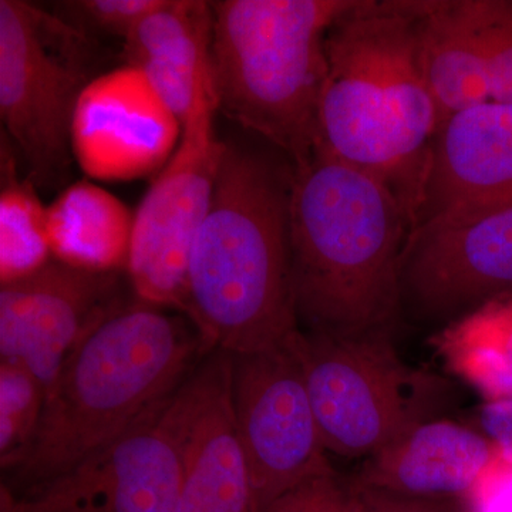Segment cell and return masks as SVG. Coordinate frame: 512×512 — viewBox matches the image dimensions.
<instances>
[{"label":"cell","instance_id":"7c38bea8","mask_svg":"<svg viewBox=\"0 0 512 512\" xmlns=\"http://www.w3.org/2000/svg\"><path fill=\"white\" fill-rule=\"evenodd\" d=\"M181 136V121L143 72L128 64L90 80L74 109L73 157L96 180L157 175Z\"/></svg>","mask_w":512,"mask_h":512},{"label":"cell","instance_id":"5bb4252c","mask_svg":"<svg viewBox=\"0 0 512 512\" xmlns=\"http://www.w3.org/2000/svg\"><path fill=\"white\" fill-rule=\"evenodd\" d=\"M119 274L47 262L0 291V360L32 370L46 392L84 333L119 303Z\"/></svg>","mask_w":512,"mask_h":512},{"label":"cell","instance_id":"4fadbf2b","mask_svg":"<svg viewBox=\"0 0 512 512\" xmlns=\"http://www.w3.org/2000/svg\"><path fill=\"white\" fill-rule=\"evenodd\" d=\"M402 289L437 316L512 295V204L419 225L404 251Z\"/></svg>","mask_w":512,"mask_h":512},{"label":"cell","instance_id":"7a4b0ae2","mask_svg":"<svg viewBox=\"0 0 512 512\" xmlns=\"http://www.w3.org/2000/svg\"><path fill=\"white\" fill-rule=\"evenodd\" d=\"M211 352L183 316L120 301L64 360L35 436L2 468V487L23 495L72 470L171 396Z\"/></svg>","mask_w":512,"mask_h":512},{"label":"cell","instance_id":"d6986e66","mask_svg":"<svg viewBox=\"0 0 512 512\" xmlns=\"http://www.w3.org/2000/svg\"><path fill=\"white\" fill-rule=\"evenodd\" d=\"M420 45L440 126L458 111L491 101L487 69L467 0H424Z\"/></svg>","mask_w":512,"mask_h":512},{"label":"cell","instance_id":"9c48e42d","mask_svg":"<svg viewBox=\"0 0 512 512\" xmlns=\"http://www.w3.org/2000/svg\"><path fill=\"white\" fill-rule=\"evenodd\" d=\"M292 339L232 356L235 419L261 512L296 484L332 467Z\"/></svg>","mask_w":512,"mask_h":512},{"label":"cell","instance_id":"277c9868","mask_svg":"<svg viewBox=\"0 0 512 512\" xmlns=\"http://www.w3.org/2000/svg\"><path fill=\"white\" fill-rule=\"evenodd\" d=\"M291 181L292 170L225 141L188 261L183 312L211 350L262 352L301 330L289 258Z\"/></svg>","mask_w":512,"mask_h":512},{"label":"cell","instance_id":"9a60e30c","mask_svg":"<svg viewBox=\"0 0 512 512\" xmlns=\"http://www.w3.org/2000/svg\"><path fill=\"white\" fill-rule=\"evenodd\" d=\"M510 204L512 103L485 101L458 111L434 138L416 228Z\"/></svg>","mask_w":512,"mask_h":512},{"label":"cell","instance_id":"e0dca14e","mask_svg":"<svg viewBox=\"0 0 512 512\" xmlns=\"http://www.w3.org/2000/svg\"><path fill=\"white\" fill-rule=\"evenodd\" d=\"M211 2L164 0L124 39L128 66L137 67L183 124L210 77Z\"/></svg>","mask_w":512,"mask_h":512},{"label":"cell","instance_id":"3957f363","mask_svg":"<svg viewBox=\"0 0 512 512\" xmlns=\"http://www.w3.org/2000/svg\"><path fill=\"white\" fill-rule=\"evenodd\" d=\"M413 224L389 185L325 154L292 167L289 258L299 328L393 332Z\"/></svg>","mask_w":512,"mask_h":512},{"label":"cell","instance_id":"8992f818","mask_svg":"<svg viewBox=\"0 0 512 512\" xmlns=\"http://www.w3.org/2000/svg\"><path fill=\"white\" fill-rule=\"evenodd\" d=\"M326 451L370 457L439 407L443 380L412 369L392 332L330 335L299 330L292 339Z\"/></svg>","mask_w":512,"mask_h":512},{"label":"cell","instance_id":"8fae6325","mask_svg":"<svg viewBox=\"0 0 512 512\" xmlns=\"http://www.w3.org/2000/svg\"><path fill=\"white\" fill-rule=\"evenodd\" d=\"M181 460L180 512H261L232 400V355L212 350L165 404Z\"/></svg>","mask_w":512,"mask_h":512},{"label":"cell","instance_id":"30bf717a","mask_svg":"<svg viewBox=\"0 0 512 512\" xmlns=\"http://www.w3.org/2000/svg\"><path fill=\"white\" fill-rule=\"evenodd\" d=\"M168 397L55 480L23 495L2 487L0 512H180L181 460L165 416Z\"/></svg>","mask_w":512,"mask_h":512},{"label":"cell","instance_id":"ffe728a7","mask_svg":"<svg viewBox=\"0 0 512 512\" xmlns=\"http://www.w3.org/2000/svg\"><path fill=\"white\" fill-rule=\"evenodd\" d=\"M430 343L448 372L485 402L512 399V295L457 316Z\"/></svg>","mask_w":512,"mask_h":512},{"label":"cell","instance_id":"7402d4cb","mask_svg":"<svg viewBox=\"0 0 512 512\" xmlns=\"http://www.w3.org/2000/svg\"><path fill=\"white\" fill-rule=\"evenodd\" d=\"M47 392L29 367L0 360V463L2 468L28 447L35 436Z\"/></svg>","mask_w":512,"mask_h":512},{"label":"cell","instance_id":"83f0119b","mask_svg":"<svg viewBox=\"0 0 512 512\" xmlns=\"http://www.w3.org/2000/svg\"><path fill=\"white\" fill-rule=\"evenodd\" d=\"M478 430L493 443L498 456L512 463V399L485 402L478 413Z\"/></svg>","mask_w":512,"mask_h":512},{"label":"cell","instance_id":"2e32d148","mask_svg":"<svg viewBox=\"0 0 512 512\" xmlns=\"http://www.w3.org/2000/svg\"><path fill=\"white\" fill-rule=\"evenodd\" d=\"M497 456L480 430L429 420L367 457L352 478L365 487L413 497L463 498Z\"/></svg>","mask_w":512,"mask_h":512},{"label":"cell","instance_id":"ba28073f","mask_svg":"<svg viewBox=\"0 0 512 512\" xmlns=\"http://www.w3.org/2000/svg\"><path fill=\"white\" fill-rule=\"evenodd\" d=\"M211 74L202 83L177 150L134 212L127 272L137 299L184 312L188 261L207 218L225 141L217 137Z\"/></svg>","mask_w":512,"mask_h":512},{"label":"cell","instance_id":"ac0fdd59","mask_svg":"<svg viewBox=\"0 0 512 512\" xmlns=\"http://www.w3.org/2000/svg\"><path fill=\"white\" fill-rule=\"evenodd\" d=\"M133 227L134 212L90 181L70 185L47 207L52 255L87 271L127 269Z\"/></svg>","mask_w":512,"mask_h":512},{"label":"cell","instance_id":"4316f807","mask_svg":"<svg viewBox=\"0 0 512 512\" xmlns=\"http://www.w3.org/2000/svg\"><path fill=\"white\" fill-rule=\"evenodd\" d=\"M356 485L362 498V512H468L463 498L413 497Z\"/></svg>","mask_w":512,"mask_h":512},{"label":"cell","instance_id":"d4e9b609","mask_svg":"<svg viewBox=\"0 0 512 512\" xmlns=\"http://www.w3.org/2000/svg\"><path fill=\"white\" fill-rule=\"evenodd\" d=\"M163 3L164 0H77L63 6L84 25L126 39L141 20Z\"/></svg>","mask_w":512,"mask_h":512},{"label":"cell","instance_id":"603a6c76","mask_svg":"<svg viewBox=\"0 0 512 512\" xmlns=\"http://www.w3.org/2000/svg\"><path fill=\"white\" fill-rule=\"evenodd\" d=\"M491 101L512 103V0H467Z\"/></svg>","mask_w":512,"mask_h":512},{"label":"cell","instance_id":"cb8c5ba5","mask_svg":"<svg viewBox=\"0 0 512 512\" xmlns=\"http://www.w3.org/2000/svg\"><path fill=\"white\" fill-rule=\"evenodd\" d=\"M264 512H362V498L352 477L330 467L296 484Z\"/></svg>","mask_w":512,"mask_h":512},{"label":"cell","instance_id":"5b68a950","mask_svg":"<svg viewBox=\"0 0 512 512\" xmlns=\"http://www.w3.org/2000/svg\"><path fill=\"white\" fill-rule=\"evenodd\" d=\"M355 0L211 2L210 72L217 109L291 158L318 144L326 36Z\"/></svg>","mask_w":512,"mask_h":512},{"label":"cell","instance_id":"6da1fadb","mask_svg":"<svg viewBox=\"0 0 512 512\" xmlns=\"http://www.w3.org/2000/svg\"><path fill=\"white\" fill-rule=\"evenodd\" d=\"M423 2L355 0L333 23L315 151L389 185L413 229L440 128L421 57Z\"/></svg>","mask_w":512,"mask_h":512},{"label":"cell","instance_id":"44dd1931","mask_svg":"<svg viewBox=\"0 0 512 512\" xmlns=\"http://www.w3.org/2000/svg\"><path fill=\"white\" fill-rule=\"evenodd\" d=\"M47 208L30 178L16 175L9 147H2L0 191V276L2 285L33 274L49 261Z\"/></svg>","mask_w":512,"mask_h":512},{"label":"cell","instance_id":"484cf974","mask_svg":"<svg viewBox=\"0 0 512 512\" xmlns=\"http://www.w3.org/2000/svg\"><path fill=\"white\" fill-rule=\"evenodd\" d=\"M463 500L468 512H512V463L497 456Z\"/></svg>","mask_w":512,"mask_h":512},{"label":"cell","instance_id":"52a82bcc","mask_svg":"<svg viewBox=\"0 0 512 512\" xmlns=\"http://www.w3.org/2000/svg\"><path fill=\"white\" fill-rule=\"evenodd\" d=\"M79 30L23 0H0V116L35 185L72 164L77 100L90 82Z\"/></svg>","mask_w":512,"mask_h":512}]
</instances>
